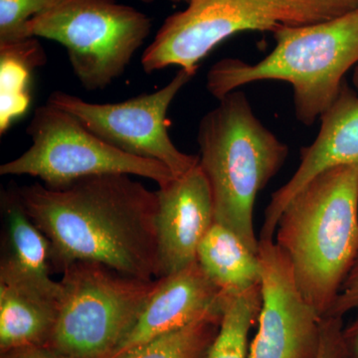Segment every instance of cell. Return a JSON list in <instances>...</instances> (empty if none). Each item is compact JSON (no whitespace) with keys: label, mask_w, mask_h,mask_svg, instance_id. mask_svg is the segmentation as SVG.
<instances>
[{"label":"cell","mask_w":358,"mask_h":358,"mask_svg":"<svg viewBox=\"0 0 358 358\" xmlns=\"http://www.w3.org/2000/svg\"><path fill=\"white\" fill-rule=\"evenodd\" d=\"M150 28L145 14L115 0H57L28 21L25 35L62 44L80 83L95 91L121 76Z\"/></svg>","instance_id":"7"},{"label":"cell","mask_w":358,"mask_h":358,"mask_svg":"<svg viewBox=\"0 0 358 358\" xmlns=\"http://www.w3.org/2000/svg\"><path fill=\"white\" fill-rule=\"evenodd\" d=\"M261 284L238 294L226 296L217 336L206 358H248L250 329L259 319Z\"/></svg>","instance_id":"18"},{"label":"cell","mask_w":358,"mask_h":358,"mask_svg":"<svg viewBox=\"0 0 358 358\" xmlns=\"http://www.w3.org/2000/svg\"><path fill=\"white\" fill-rule=\"evenodd\" d=\"M59 301L0 284L1 355L28 346L48 345L57 322Z\"/></svg>","instance_id":"15"},{"label":"cell","mask_w":358,"mask_h":358,"mask_svg":"<svg viewBox=\"0 0 358 358\" xmlns=\"http://www.w3.org/2000/svg\"><path fill=\"white\" fill-rule=\"evenodd\" d=\"M27 134L32 138L31 147L2 164L1 176H34L50 188L103 174L141 176L155 181L159 187L176 178L162 162L113 147L74 115L48 103L35 110Z\"/></svg>","instance_id":"8"},{"label":"cell","mask_w":358,"mask_h":358,"mask_svg":"<svg viewBox=\"0 0 358 358\" xmlns=\"http://www.w3.org/2000/svg\"><path fill=\"white\" fill-rule=\"evenodd\" d=\"M317 138L301 148L293 176L271 196L260 239H274L278 221L287 205L313 178L338 166L358 164V92L346 80L333 105L320 117Z\"/></svg>","instance_id":"11"},{"label":"cell","mask_w":358,"mask_h":358,"mask_svg":"<svg viewBox=\"0 0 358 358\" xmlns=\"http://www.w3.org/2000/svg\"><path fill=\"white\" fill-rule=\"evenodd\" d=\"M1 211L0 284L60 300L62 287L50 277V242L28 215L17 189L2 192Z\"/></svg>","instance_id":"14"},{"label":"cell","mask_w":358,"mask_h":358,"mask_svg":"<svg viewBox=\"0 0 358 358\" xmlns=\"http://www.w3.org/2000/svg\"><path fill=\"white\" fill-rule=\"evenodd\" d=\"M218 101L200 121L199 166L210 189L215 222L258 254L257 195L281 171L289 148L257 117L244 92L236 90Z\"/></svg>","instance_id":"4"},{"label":"cell","mask_w":358,"mask_h":358,"mask_svg":"<svg viewBox=\"0 0 358 358\" xmlns=\"http://www.w3.org/2000/svg\"><path fill=\"white\" fill-rule=\"evenodd\" d=\"M45 61V52L36 37L0 46V133L29 107L30 75Z\"/></svg>","instance_id":"17"},{"label":"cell","mask_w":358,"mask_h":358,"mask_svg":"<svg viewBox=\"0 0 358 358\" xmlns=\"http://www.w3.org/2000/svg\"><path fill=\"white\" fill-rule=\"evenodd\" d=\"M169 16L141 57L147 73L178 66L196 74L202 59L238 33L315 24L357 8L358 0H188Z\"/></svg>","instance_id":"5"},{"label":"cell","mask_w":358,"mask_h":358,"mask_svg":"<svg viewBox=\"0 0 358 358\" xmlns=\"http://www.w3.org/2000/svg\"><path fill=\"white\" fill-rule=\"evenodd\" d=\"M274 238L301 293L327 317L358 251V164L331 167L303 186L282 211Z\"/></svg>","instance_id":"2"},{"label":"cell","mask_w":358,"mask_h":358,"mask_svg":"<svg viewBox=\"0 0 358 358\" xmlns=\"http://www.w3.org/2000/svg\"><path fill=\"white\" fill-rule=\"evenodd\" d=\"M273 51L259 62L225 58L207 74L209 93L220 100L240 87L260 81L293 87L294 114L312 126L336 100L345 74L358 65V7L315 24L273 32Z\"/></svg>","instance_id":"3"},{"label":"cell","mask_w":358,"mask_h":358,"mask_svg":"<svg viewBox=\"0 0 358 358\" xmlns=\"http://www.w3.org/2000/svg\"><path fill=\"white\" fill-rule=\"evenodd\" d=\"M352 83L358 92V65L355 68V72H353Z\"/></svg>","instance_id":"25"},{"label":"cell","mask_w":358,"mask_h":358,"mask_svg":"<svg viewBox=\"0 0 358 358\" xmlns=\"http://www.w3.org/2000/svg\"><path fill=\"white\" fill-rule=\"evenodd\" d=\"M57 0H0V46L27 39L28 21L43 13Z\"/></svg>","instance_id":"20"},{"label":"cell","mask_w":358,"mask_h":358,"mask_svg":"<svg viewBox=\"0 0 358 358\" xmlns=\"http://www.w3.org/2000/svg\"><path fill=\"white\" fill-rule=\"evenodd\" d=\"M197 262L228 296L244 293L261 284L258 254L222 224L214 223L202 240Z\"/></svg>","instance_id":"16"},{"label":"cell","mask_w":358,"mask_h":358,"mask_svg":"<svg viewBox=\"0 0 358 358\" xmlns=\"http://www.w3.org/2000/svg\"><path fill=\"white\" fill-rule=\"evenodd\" d=\"M1 358H73L58 352L51 346L35 345L18 348L1 355Z\"/></svg>","instance_id":"23"},{"label":"cell","mask_w":358,"mask_h":358,"mask_svg":"<svg viewBox=\"0 0 358 358\" xmlns=\"http://www.w3.org/2000/svg\"><path fill=\"white\" fill-rule=\"evenodd\" d=\"M141 1L145 2V3H152V2L155 1V0H141ZM169 1H173V2L185 1V2H187L188 0H169Z\"/></svg>","instance_id":"26"},{"label":"cell","mask_w":358,"mask_h":358,"mask_svg":"<svg viewBox=\"0 0 358 358\" xmlns=\"http://www.w3.org/2000/svg\"><path fill=\"white\" fill-rule=\"evenodd\" d=\"M226 296L197 261L159 278V286L114 358L206 315L223 313Z\"/></svg>","instance_id":"13"},{"label":"cell","mask_w":358,"mask_h":358,"mask_svg":"<svg viewBox=\"0 0 358 358\" xmlns=\"http://www.w3.org/2000/svg\"><path fill=\"white\" fill-rule=\"evenodd\" d=\"M222 315L223 313L206 315L131 348L117 358H206L217 336Z\"/></svg>","instance_id":"19"},{"label":"cell","mask_w":358,"mask_h":358,"mask_svg":"<svg viewBox=\"0 0 358 358\" xmlns=\"http://www.w3.org/2000/svg\"><path fill=\"white\" fill-rule=\"evenodd\" d=\"M61 274L57 322L47 345L73 358H114L159 279H136L90 261Z\"/></svg>","instance_id":"6"},{"label":"cell","mask_w":358,"mask_h":358,"mask_svg":"<svg viewBox=\"0 0 358 358\" xmlns=\"http://www.w3.org/2000/svg\"><path fill=\"white\" fill-rule=\"evenodd\" d=\"M343 327H345L343 317H322L319 353L317 358H343Z\"/></svg>","instance_id":"21"},{"label":"cell","mask_w":358,"mask_h":358,"mask_svg":"<svg viewBox=\"0 0 358 358\" xmlns=\"http://www.w3.org/2000/svg\"><path fill=\"white\" fill-rule=\"evenodd\" d=\"M343 358H358V317L343 327Z\"/></svg>","instance_id":"24"},{"label":"cell","mask_w":358,"mask_h":358,"mask_svg":"<svg viewBox=\"0 0 358 358\" xmlns=\"http://www.w3.org/2000/svg\"><path fill=\"white\" fill-rule=\"evenodd\" d=\"M157 192L162 278L197 261V250L215 217L210 189L199 164Z\"/></svg>","instance_id":"12"},{"label":"cell","mask_w":358,"mask_h":358,"mask_svg":"<svg viewBox=\"0 0 358 358\" xmlns=\"http://www.w3.org/2000/svg\"><path fill=\"white\" fill-rule=\"evenodd\" d=\"M194 75L180 69L159 91L121 103H89L61 91L52 93L47 103L74 115L90 131L113 147L162 162L179 178L199 164V157L186 155L174 145L167 131L166 114L178 92Z\"/></svg>","instance_id":"9"},{"label":"cell","mask_w":358,"mask_h":358,"mask_svg":"<svg viewBox=\"0 0 358 358\" xmlns=\"http://www.w3.org/2000/svg\"><path fill=\"white\" fill-rule=\"evenodd\" d=\"M26 212L50 242L53 273L77 261L159 279V196L128 174H103L61 188H18Z\"/></svg>","instance_id":"1"},{"label":"cell","mask_w":358,"mask_h":358,"mask_svg":"<svg viewBox=\"0 0 358 358\" xmlns=\"http://www.w3.org/2000/svg\"><path fill=\"white\" fill-rule=\"evenodd\" d=\"M262 306L248 358H317L322 320L274 239H259Z\"/></svg>","instance_id":"10"},{"label":"cell","mask_w":358,"mask_h":358,"mask_svg":"<svg viewBox=\"0 0 358 358\" xmlns=\"http://www.w3.org/2000/svg\"><path fill=\"white\" fill-rule=\"evenodd\" d=\"M358 308V251L338 298L327 317H341Z\"/></svg>","instance_id":"22"}]
</instances>
